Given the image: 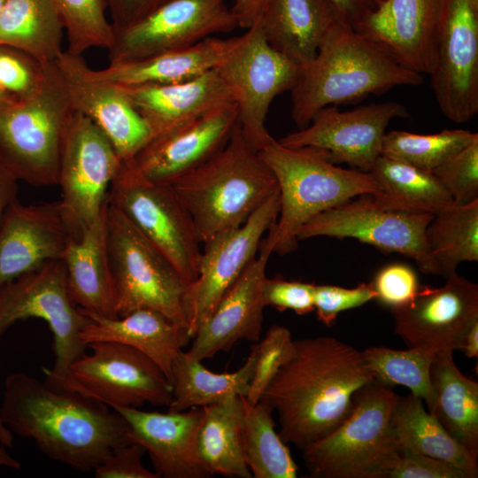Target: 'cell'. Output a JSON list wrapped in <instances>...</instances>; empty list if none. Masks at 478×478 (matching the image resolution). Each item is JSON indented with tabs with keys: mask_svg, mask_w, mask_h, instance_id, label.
Masks as SVG:
<instances>
[{
	"mask_svg": "<svg viewBox=\"0 0 478 478\" xmlns=\"http://www.w3.org/2000/svg\"><path fill=\"white\" fill-rule=\"evenodd\" d=\"M373 381L355 347L331 336L294 339L259 401L276 412L281 440L304 451L347 418L357 394Z\"/></svg>",
	"mask_w": 478,
	"mask_h": 478,
	"instance_id": "obj_1",
	"label": "cell"
},
{
	"mask_svg": "<svg viewBox=\"0 0 478 478\" xmlns=\"http://www.w3.org/2000/svg\"><path fill=\"white\" fill-rule=\"evenodd\" d=\"M0 420L13 435L33 440L50 459L84 472L133 442L127 421L115 410L23 372L5 378Z\"/></svg>",
	"mask_w": 478,
	"mask_h": 478,
	"instance_id": "obj_2",
	"label": "cell"
},
{
	"mask_svg": "<svg viewBox=\"0 0 478 478\" xmlns=\"http://www.w3.org/2000/svg\"><path fill=\"white\" fill-rule=\"evenodd\" d=\"M422 82L421 74L403 66L373 40L339 21L326 35L314 58L300 66L290 89L291 118L301 129L326 106Z\"/></svg>",
	"mask_w": 478,
	"mask_h": 478,
	"instance_id": "obj_3",
	"label": "cell"
},
{
	"mask_svg": "<svg viewBox=\"0 0 478 478\" xmlns=\"http://www.w3.org/2000/svg\"><path fill=\"white\" fill-rule=\"evenodd\" d=\"M170 186L190 215L201 244L243 224L278 189L238 123L220 150Z\"/></svg>",
	"mask_w": 478,
	"mask_h": 478,
	"instance_id": "obj_4",
	"label": "cell"
},
{
	"mask_svg": "<svg viewBox=\"0 0 478 478\" xmlns=\"http://www.w3.org/2000/svg\"><path fill=\"white\" fill-rule=\"evenodd\" d=\"M258 153L280 192L279 215L268 233L274 252L281 255L297 248L298 230L315 215L357 197L379 193L368 172L342 168L318 148L286 147L273 137Z\"/></svg>",
	"mask_w": 478,
	"mask_h": 478,
	"instance_id": "obj_5",
	"label": "cell"
},
{
	"mask_svg": "<svg viewBox=\"0 0 478 478\" xmlns=\"http://www.w3.org/2000/svg\"><path fill=\"white\" fill-rule=\"evenodd\" d=\"M73 112L55 62L44 65L37 89L0 107V164L19 181L58 184L65 132Z\"/></svg>",
	"mask_w": 478,
	"mask_h": 478,
	"instance_id": "obj_6",
	"label": "cell"
},
{
	"mask_svg": "<svg viewBox=\"0 0 478 478\" xmlns=\"http://www.w3.org/2000/svg\"><path fill=\"white\" fill-rule=\"evenodd\" d=\"M397 398L389 387L374 381L365 386L347 418L302 451L310 476L388 478L400 453L390 424Z\"/></svg>",
	"mask_w": 478,
	"mask_h": 478,
	"instance_id": "obj_7",
	"label": "cell"
},
{
	"mask_svg": "<svg viewBox=\"0 0 478 478\" xmlns=\"http://www.w3.org/2000/svg\"><path fill=\"white\" fill-rule=\"evenodd\" d=\"M105 217L117 317L150 309L188 328L184 296L189 284L168 258L108 200Z\"/></svg>",
	"mask_w": 478,
	"mask_h": 478,
	"instance_id": "obj_8",
	"label": "cell"
},
{
	"mask_svg": "<svg viewBox=\"0 0 478 478\" xmlns=\"http://www.w3.org/2000/svg\"><path fill=\"white\" fill-rule=\"evenodd\" d=\"M39 319L52 334L55 361L52 368H42L45 382L61 388L69 366L85 353L87 345L81 332L90 321L73 302L61 259L44 264L0 288V338L16 322Z\"/></svg>",
	"mask_w": 478,
	"mask_h": 478,
	"instance_id": "obj_9",
	"label": "cell"
},
{
	"mask_svg": "<svg viewBox=\"0 0 478 478\" xmlns=\"http://www.w3.org/2000/svg\"><path fill=\"white\" fill-rule=\"evenodd\" d=\"M107 200L168 258L188 284L195 281L201 243L190 215L170 185L150 181L123 163Z\"/></svg>",
	"mask_w": 478,
	"mask_h": 478,
	"instance_id": "obj_10",
	"label": "cell"
},
{
	"mask_svg": "<svg viewBox=\"0 0 478 478\" xmlns=\"http://www.w3.org/2000/svg\"><path fill=\"white\" fill-rule=\"evenodd\" d=\"M237 108V123L257 152L273 137L265 123L273 100L293 88L300 66L272 47L257 21L216 68Z\"/></svg>",
	"mask_w": 478,
	"mask_h": 478,
	"instance_id": "obj_11",
	"label": "cell"
},
{
	"mask_svg": "<svg viewBox=\"0 0 478 478\" xmlns=\"http://www.w3.org/2000/svg\"><path fill=\"white\" fill-rule=\"evenodd\" d=\"M69 366L62 389L106 405L139 408L144 403L169 406L172 384L162 369L136 349L113 342L87 345Z\"/></svg>",
	"mask_w": 478,
	"mask_h": 478,
	"instance_id": "obj_12",
	"label": "cell"
},
{
	"mask_svg": "<svg viewBox=\"0 0 478 478\" xmlns=\"http://www.w3.org/2000/svg\"><path fill=\"white\" fill-rule=\"evenodd\" d=\"M433 216L389 210L379 205L372 195H362L315 215L300 227L297 238H354L382 251L405 256L423 274L437 275L426 241V229Z\"/></svg>",
	"mask_w": 478,
	"mask_h": 478,
	"instance_id": "obj_13",
	"label": "cell"
},
{
	"mask_svg": "<svg viewBox=\"0 0 478 478\" xmlns=\"http://www.w3.org/2000/svg\"><path fill=\"white\" fill-rule=\"evenodd\" d=\"M122 164L106 135L73 110L63 139L57 185L64 211L78 235L104 211Z\"/></svg>",
	"mask_w": 478,
	"mask_h": 478,
	"instance_id": "obj_14",
	"label": "cell"
},
{
	"mask_svg": "<svg viewBox=\"0 0 478 478\" xmlns=\"http://www.w3.org/2000/svg\"><path fill=\"white\" fill-rule=\"evenodd\" d=\"M237 27L226 0H166L131 25L114 30L108 58L110 63L142 58Z\"/></svg>",
	"mask_w": 478,
	"mask_h": 478,
	"instance_id": "obj_15",
	"label": "cell"
},
{
	"mask_svg": "<svg viewBox=\"0 0 478 478\" xmlns=\"http://www.w3.org/2000/svg\"><path fill=\"white\" fill-rule=\"evenodd\" d=\"M277 189L241 226L204 243L197 276L187 287L184 311L193 338L219 300L254 259L266 232L280 212Z\"/></svg>",
	"mask_w": 478,
	"mask_h": 478,
	"instance_id": "obj_16",
	"label": "cell"
},
{
	"mask_svg": "<svg viewBox=\"0 0 478 478\" xmlns=\"http://www.w3.org/2000/svg\"><path fill=\"white\" fill-rule=\"evenodd\" d=\"M408 114L407 108L397 101L373 103L350 111L329 105L318 111L308 126L278 142L290 148H318L326 151L335 164L343 163L369 172L382 155L389 122Z\"/></svg>",
	"mask_w": 478,
	"mask_h": 478,
	"instance_id": "obj_17",
	"label": "cell"
},
{
	"mask_svg": "<svg viewBox=\"0 0 478 478\" xmlns=\"http://www.w3.org/2000/svg\"><path fill=\"white\" fill-rule=\"evenodd\" d=\"M443 115L465 123L478 113V4L451 0L428 73Z\"/></svg>",
	"mask_w": 478,
	"mask_h": 478,
	"instance_id": "obj_18",
	"label": "cell"
},
{
	"mask_svg": "<svg viewBox=\"0 0 478 478\" xmlns=\"http://www.w3.org/2000/svg\"><path fill=\"white\" fill-rule=\"evenodd\" d=\"M439 288L420 286L408 304L390 308L395 333L409 348L431 353L460 350L478 320V285L457 273Z\"/></svg>",
	"mask_w": 478,
	"mask_h": 478,
	"instance_id": "obj_19",
	"label": "cell"
},
{
	"mask_svg": "<svg viewBox=\"0 0 478 478\" xmlns=\"http://www.w3.org/2000/svg\"><path fill=\"white\" fill-rule=\"evenodd\" d=\"M55 63L73 109L106 135L123 163L130 162L152 133L126 93L120 86L96 78L82 55L64 50Z\"/></svg>",
	"mask_w": 478,
	"mask_h": 478,
	"instance_id": "obj_20",
	"label": "cell"
},
{
	"mask_svg": "<svg viewBox=\"0 0 478 478\" xmlns=\"http://www.w3.org/2000/svg\"><path fill=\"white\" fill-rule=\"evenodd\" d=\"M236 123L234 102L218 105L179 127L152 137L130 162L124 164L150 181L171 185L220 150Z\"/></svg>",
	"mask_w": 478,
	"mask_h": 478,
	"instance_id": "obj_21",
	"label": "cell"
},
{
	"mask_svg": "<svg viewBox=\"0 0 478 478\" xmlns=\"http://www.w3.org/2000/svg\"><path fill=\"white\" fill-rule=\"evenodd\" d=\"M78 236L59 201L24 204L15 201L0 221V288L61 259Z\"/></svg>",
	"mask_w": 478,
	"mask_h": 478,
	"instance_id": "obj_22",
	"label": "cell"
},
{
	"mask_svg": "<svg viewBox=\"0 0 478 478\" xmlns=\"http://www.w3.org/2000/svg\"><path fill=\"white\" fill-rule=\"evenodd\" d=\"M259 254L225 292L207 319L199 326L187 353L203 361L220 351H229L237 342L258 343L263 326L266 268L274 243L271 235L261 241Z\"/></svg>",
	"mask_w": 478,
	"mask_h": 478,
	"instance_id": "obj_23",
	"label": "cell"
},
{
	"mask_svg": "<svg viewBox=\"0 0 478 478\" xmlns=\"http://www.w3.org/2000/svg\"><path fill=\"white\" fill-rule=\"evenodd\" d=\"M451 0H381L356 30L403 66L428 74Z\"/></svg>",
	"mask_w": 478,
	"mask_h": 478,
	"instance_id": "obj_24",
	"label": "cell"
},
{
	"mask_svg": "<svg viewBox=\"0 0 478 478\" xmlns=\"http://www.w3.org/2000/svg\"><path fill=\"white\" fill-rule=\"evenodd\" d=\"M127 421L129 437L148 452L155 472L165 478H207L213 474L197 447L203 407L167 412L133 407L113 409Z\"/></svg>",
	"mask_w": 478,
	"mask_h": 478,
	"instance_id": "obj_25",
	"label": "cell"
},
{
	"mask_svg": "<svg viewBox=\"0 0 478 478\" xmlns=\"http://www.w3.org/2000/svg\"><path fill=\"white\" fill-rule=\"evenodd\" d=\"M120 87L148 123L152 137L234 102L216 69L179 83Z\"/></svg>",
	"mask_w": 478,
	"mask_h": 478,
	"instance_id": "obj_26",
	"label": "cell"
},
{
	"mask_svg": "<svg viewBox=\"0 0 478 478\" xmlns=\"http://www.w3.org/2000/svg\"><path fill=\"white\" fill-rule=\"evenodd\" d=\"M239 36H211L193 45L170 50L145 58L111 62L93 74L123 87L172 84L186 81L216 69L239 41Z\"/></svg>",
	"mask_w": 478,
	"mask_h": 478,
	"instance_id": "obj_27",
	"label": "cell"
},
{
	"mask_svg": "<svg viewBox=\"0 0 478 478\" xmlns=\"http://www.w3.org/2000/svg\"><path fill=\"white\" fill-rule=\"evenodd\" d=\"M81 311L90 319L80 335L85 345L113 342L133 347L152 359L169 382L174 358L192 339L188 328L158 311L140 309L116 318Z\"/></svg>",
	"mask_w": 478,
	"mask_h": 478,
	"instance_id": "obj_28",
	"label": "cell"
},
{
	"mask_svg": "<svg viewBox=\"0 0 478 478\" xmlns=\"http://www.w3.org/2000/svg\"><path fill=\"white\" fill-rule=\"evenodd\" d=\"M339 21L330 0H264L258 19L268 43L300 66Z\"/></svg>",
	"mask_w": 478,
	"mask_h": 478,
	"instance_id": "obj_29",
	"label": "cell"
},
{
	"mask_svg": "<svg viewBox=\"0 0 478 478\" xmlns=\"http://www.w3.org/2000/svg\"><path fill=\"white\" fill-rule=\"evenodd\" d=\"M106 206L99 218L67 244L64 263L70 297L83 311L116 318L106 243Z\"/></svg>",
	"mask_w": 478,
	"mask_h": 478,
	"instance_id": "obj_30",
	"label": "cell"
},
{
	"mask_svg": "<svg viewBox=\"0 0 478 478\" xmlns=\"http://www.w3.org/2000/svg\"><path fill=\"white\" fill-rule=\"evenodd\" d=\"M429 375L428 412L478 459V383L459 370L451 351L435 354Z\"/></svg>",
	"mask_w": 478,
	"mask_h": 478,
	"instance_id": "obj_31",
	"label": "cell"
},
{
	"mask_svg": "<svg viewBox=\"0 0 478 478\" xmlns=\"http://www.w3.org/2000/svg\"><path fill=\"white\" fill-rule=\"evenodd\" d=\"M390 424L399 451H410L442 459L462 470L469 478L478 476V459L425 410L420 397L412 393L398 396Z\"/></svg>",
	"mask_w": 478,
	"mask_h": 478,
	"instance_id": "obj_32",
	"label": "cell"
},
{
	"mask_svg": "<svg viewBox=\"0 0 478 478\" xmlns=\"http://www.w3.org/2000/svg\"><path fill=\"white\" fill-rule=\"evenodd\" d=\"M65 27L54 0H4L0 12V43L16 48L42 65L61 53Z\"/></svg>",
	"mask_w": 478,
	"mask_h": 478,
	"instance_id": "obj_33",
	"label": "cell"
},
{
	"mask_svg": "<svg viewBox=\"0 0 478 478\" xmlns=\"http://www.w3.org/2000/svg\"><path fill=\"white\" fill-rule=\"evenodd\" d=\"M368 173L379 189L372 196L383 208L436 214L454 204L432 172L381 155Z\"/></svg>",
	"mask_w": 478,
	"mask_h": 478,
	"instance_id": "obj_34",
	"label": "cell"
},
{
	"mask_svg": "<svg viewBox=\"0 0 478 478\" xmlns=\"http://www.w3.org/2000/svg\"><path fill=\"white\" fill-rule=\"evenodd\" d=\"M256 352L257 343L239 369L233 373H214L207 369L201 360L191 358L187 351H180L171 368L173 400L168 410L181 412L214 405L231 396L246 397Z\"/></svg>",
	"mask_w": 478,
	"mask_h": 478,
	"instance_id": "obj_35",
	"label": "cell"
},
{
	"mask_svg": "<svg viewBox=\"0 0 478 478\" xmlns=\"http://www.w3.org/2000/svg\"><path fill=\"white\" fill-rule=\"evenodd\" d=\"M242 412V396H231L203 407L197 447L203 462L212 474L252 477L241 446Z\"/></svg>",
	"mask_w": 478,
	"mask_h": 478,
	"instance_id": "obj_36",
	"label": "cell"
},
{
	"mask_svg": "<svg viewBox=\"0 0 478 478\" xmlns=\"http://www.w3.org/2000/svg\"><path fill=\"white\" fill-rule=\"evenodd\" d=\"M240 440L244 460L254 478H295L298 467L275 430L273 410L242 396Z\"/></svg>",
	"mask_w": 478,
	"mask_h": 478,
	"instance_id": "obj_37",
	"label": "cell"
},
{
	"mask_svg": "<svg viewBox=\"0 0 478 478\" xmlns=\"http://www.w3.org/2000/svg\"><path fill=\"white\" fill-rule=\"evenodd\" d=\"M426 241L437 268L445 278L462 262L478 260V200L451 205L434 214Z\"/></svg>",
	"mask_w": 478,
	"mask_h": 478,
	"instance_id": "obj_38",
	"label": "cell"
},
{
	"mask_svg": "<svg viewBox=\"0 0 478 478\" xmlns=\"http://www.w3.org/2000/svg\"><path fill=\"white\" fill-rule=\"evenodd\" d=\"M476 139L477 133L465 129H444L429 135L391 130L384 135L382 155L433 172Z\"/></svg>",
	"mask_w": 478,
	"mask_h": 478,
	"instance_id": "obj_39",
	"label": "cell"
},
{
	"mask_svg": "<svg viewBox=\"0 0 478 478\" xmlns=\"http://www.w3.org/2000/svg\"><path fill=\"white\" fill-rule=\"evenodd\" d=\"M362 353L374 382L389 388L405 386L426 405L429 402V373L434 353L416 348L400 351L385 346L368 347Z\"/></svg>",
	"mask_w": 478,
	"mask_h": 478,
	"instance_id": "obj_40",
	"label": "cell"
},
{
	"mask_svg": "<svg viewBox=\"0 0 478 478\" xmlns=\"http://www.w3.org/2000/svg\"><path fill=\"white\" fill-rule=\"evenodd\" d=\"M67 34L68 50L82 55L91 48L108 49L114 29L106 18L105 0H54Z\"/></svg>",
	"mask_w": 478,
	"mask_h": 478,
	"instance_id": "obj_41",
	"label": "cell"
},
{
	"mask_svg": "<svg viewBox=\"0 0 478 478\" xmlns=\"http://www.w3.org/2000/svg\"><path fill=\"white\" fill-rule=\"evenodd\" d=\"M456 204L478 200V139L432 172Z\"/></svg>",
	"mask_w": 478,
	"mask_h": 478,
	"instance_id": "obj_42",
	"label": "cell"
},
{
	"mask_svg": "<svg viewBox=\"0 0 478 478\" xmlns=\"http://www.w3.org/2000/svg\"><path fill=\"white\" fill-rule=\"evenodd\" d=\"M293 338L290 331L280 325H273L257 343L255 365L246 399L258 403L268 383L289 356Z\"/></svg>",
	"mask_w": 478,
	"mask_h": 478,
	"instance_id": "obj_43",
	"label": "cell"
},
{
	"mask_svg": "<svg viewBox=\"0 0 478 478\" xmlns=\"http://www.w3.org/2000/svg\"><path fill=\"white\" fill-rule=\"evenodd\" d=\"M43 71L44 65L28 54L0 43V84L17 99L26 98L37 89Z\"/></svg>",
	"mask_w": 478,
	"mask_h": 478,
	"instance_id": "obj_44",
	"label": "cell"
},
{
	"mask_svg": "<svg viewBox=\"0 0 478 478\" xmlns=\"http://www.w3.org/2000/svg\"><path fill=\"white\" fill-rule=\"evenodd\" d=\"M375 297L371 282L360 283L355 288L315 284L313 305L318 320L331 327L340 312L359 307Z\"/></svg>",
	"mask_w": 478,
	"mask_h": 478,
	"instance_id": "obj_45",
	"label": "cell"
},
{
	"mask_svg": "<svg viewBox=\"0 0 478 478\" xmlns=\"http://www.w3.org/2000/svg\"><path fill=\"white\" fill-rule=\"evenodd\" d=\"M371 283L376 294L375 299L389 309L408 304L421 286L413 268L404 263L384 266Z\"/></svg>",
	"mask_w": 478,
	"mask_h": 478,
	"instance_id": "obj_46",
	"label": "cell"
},
{
	"mask_svg": "<svg viewBox=\"0 0 478 478\" xmlns=\"http://www.w3.org/2000/svg\"><path fill=\"white\" fill-rule=\"evenodd\" d=\"M314 285L266 277L263 284V298L266 306H273L279 311L292 310L304 315L314 311Z\"/></svg>",
	"mask_w": 478,
	"mask_h": 478,
	"instance_id": "obj_47",
	"label": "cell"
},
{
	"mask_svg": "<svg viewBox=\"0 0 478 478\" xmlns=\"http://www.w3.org/2000/svg\"><path fill=\"white\" fill-rule=\"evenodd\" d=\"M145 449L135 442L122 444L99 465L95 471L96 478H160L156 472L147 469L142 463Z\"/></svg>",
	"mask_w": 478,
	"mask_h": 478,
	"instance_id": "obj_48",
	"label": "cell"
},
{
	"mask_svg": "<svg viewBox=\"0 0 478 478\" xmlns=\"http://www.w3.org/2000/svg\"><path fill=\"white\" fill-rule=\"evenodd\" d=\"M399 452L388 478H469L447 461L405 450Z\"/></svg>",
	"mask_w": 478,
	"mask_h": 478,
	"instance_id": "obj_49",
	"label": "cell"
},
{
	"mask_svg": "<svg viewBox=\"0 0 478 478\" xmlns=\"http://www.w3.org/2000/svg\"><path fill=\"white\" fill-rule=\"evenodd\" d=\"M114 30L140 19L166 0H105Z\"/></svg>",
	"mask_w": 478,
	"mask_h": 478,
	"instance_id": "obj_50",
	"label": "cell"
},
{
	"mask_svg": "<svg viewBox=\"0 0 478 478\" xmlns=\"http://www.w3.org/2000/svg\"><path fill=\"white\" fill-rule=\"evenodd\" d=\"M340 22L357 29L360 23L379 4L381 0H330Z\"/></svg>",
	"mask_w": 478,
	"mask_h": 478,
	"instance_id": "obj_51",
	"label": "cell"
},
{
	"mask_svg": "<svg viewBox=\"0 0 478 478\" xmlns=\"http://www.w3.org/2000/svg\"><path fill=\"white\" fill-rule=\"evenodd\" d=\"M264 0H234L231 6L240 28L248 29L258 21Z\"/></svg>",
	"mask_w": 478,
	"mask_h": 478,
	"instance_id": "obj_52",
	"label": "cell"
},
{
	"mask_svg": "<svg viewBox=\"0 0 478 478\" xmlns=\"http://www.w3.org/2000/svg\"><path fill=\"white\" fill-rule=\"evenodd\" d=\"M19 181L0 164V221L9 206L18 200Z\"/></svg>",
	"mask_w": 478,
	"mask_h": 478,
	"instance_id": "obj_53",
	"label": "cell"
},
{
	"mask_svg": "<svg viewBox=\"0 0 478 478\" xmlns=\"http://www.w3.org/2000/svg\"><path fill=\"white\" fill-rule=\"evenodd\" d=\"M460 350L468 358L478 357V320L474 321L467 329Z\"/></svg>",
	"mask_w": 478,
	"mask_h": 478,
	"instance_id": "obj_54",
	"label": "cell"
},
{
	"mask_svg": "<svg viewBox=\"0 0 478 478\" xmlns=\"http://www.w3.org/2000/svg\"><path fill=\"white\" fill-rule=\"evenodd\" d=\"M0 466L14 470H18L21 467L19 461L9 454L2 444L0 445Z\"/></svg>",
	"mask_w": 478,
	"mask_h": 478,
	"instance_id": "obj_55",
	"label": "cell"
},
{
	"mask_svg": "<svg viewBox=\"0 0 478 478\" xmlns=\"http://www.w3.org/2000/svg\"><path fill=\"white\" fill-rule=\"evenodd\" d=\"M13 443V434L0 420V443L11 447Z\"/></svg>",
	"mask_w": 478,
	"mask_h": 478,
	"instance_id": "obj_56",
	"label": "cell"
},
{
	"mask_svg": "<svg viewBox=\"0 0 478 478\" xmlns=\"http://www.w3.org/2000/svg\"><path fill=\"white\" fill-rule=\"evenodd\" d=\"M19 99L6 91L0 84V107L9 106L15 104Z\"/></svg>",
	"mask_w": 478,
	"mask_h": 478,
	"instance_id": "obj_57",
	"label": "cell"
},
{
	"mask_svg": "<svg viewBox=\"0 0 478 478\" xmlns=\"http://www.w3.org/2000/svg\"><path fill=\"white\" fill-rule=\"evenodd\" d=\"M4 0H0V12L2 10Z\"/></svg>",
	"mask_w": 478,
	"mask_h": 478,
	"instance_id": "obj_58",
	"label": "cell"
},
{
	"mask_svg": "<svg viewBox=\"0 0 478 478\" xmlns=\"http://www.w3.org/2000/svg\"><path fill=\"white\" fill-rule=\"evenodd\" d=\"M476 4H478V0H474Z\"/></svg>",
	"mask_w": 478,
	"mask_h": 478,
	"instance_id": "obj_59",
	"label": "cell"
}]
</instances>
